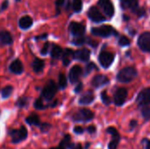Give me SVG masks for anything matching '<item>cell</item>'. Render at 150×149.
Masks as SVG:
<instances>
[{
	"instance_id": "30",
	"label": "cell",
	"mask_w": 150,
	"mask_h": 149,
	"mask_svg": "<svg viewBox=\"0 0 150 149\" xmlns=\"http://www.w3.org/2000/svg\"><path fill=\"white\" fill-rule=\"evenodd\" d=\"M119 44L121 47H127V46L130 45V40L126 36H121L119 40Z\"/></svg>"
},
{
	"instance_id": "27",
	"label": "cell",
	"mask_w": 150,
	"mask_h": 149,
	"mask_svg": "<svg viewBox=\"0 0 150 149\" xmlns=\"http://www.w3.org/2000/svg\"><path fill=\"white\" fill-rule=\"evenodd\" d=\"M12 90H13V87H12V86H6V87H4V88L2 90V97H3L4 98L9 97L11 95Z\"/></svg>"
},
{
	"instance_id": "36",
	"label": "cell",
	"mask_w": 150,
	"mask_h": 149,
	"mask_svg": "<svg viewBox=\"0 0 150 149\" xmlns=\"http://www.w3.org/2000/svg\"><path fill=\"white\" fill-rule=\"evenodd\" d=\"M48 48H49V43L47 42V43L44 45V47H42V49H41V51H40V54H43V55L47 54V52H48Z\"/></svg>"
},
{
	"instance_id": "12",
	"label": "cell",
	"mask_w": 150,
	"mask_h": 149,
	"mask_svg": "<svg viewBox=\"0 0 150 149\" xmlns=\"http://www.w3.org/2000/svg\"><path fill=\"white\" fill-rule=\"evenodd\" d=\"M138 1L139 0H121V5L125 9H131L134 13L139 16L142 11V8L139 7Z\"/></svg>"
},
{
	"instance_id": "33",
	"label": "cell",
	"mask_w": 150,
	"mask_h": 149,
	"mask_svg": "<svg viewBox=\"0 0 150 149\" xmlns=\"http://www.w3.org/2000/svg\"><path fill=\"white\" fill-rule=\"evenodd\" d=\"M85 43V38L83 36H80V37H76L73 40V44L76 45V46H80Z\"/></svg>"
},
{
	"instance_id": "4",
	"label": "cell",
	"mask_w": 150,
	"mask_h": 149,
	"mask_svg": "<svg viewBox=\"0 0 150 149\" xmlns=\"http://www.w3.org/2000/svg\"><path fill=\"white\" fill-rule=\"evenodd\" d=\"M98 61L101 66L105 68H109L114 61V54L108 51H102L99 54Z\"/></svg>"
},
{
	"instance_id": "46",
	"label": "cell",
	"mask_w": 150,
	"mask_h": 149,
	"mask_svg": "<svg viewBox=\"0 0 150 149\" xmlns=\"http://www.w3.org/2000/svg\"><path fill=\"white\" fill-rule=\"evenodd\" d=\"M147 149H150V141H149L147 143Z\"/></svg>"
},
{
	"instance_id": "24",
	"label": "cell",
	"mask_w": 150,
	"mask_h": 149,
	"mask_svg": "<svg viewBox=\"0 0 150 149\" xmlns=\"http://www.w3.org/2000/svg\"><path fill=\"white\" fill-rule=\"evenodd\" d=\"M62 54V49L61 47L59 46H56L54 45L51 50V56L54 58V59H58L61 55Z\"/></svg>"
},
{
	"instance_id": "7",
	"label": "cell",
	"mask_w": 150,
	"mask_h": 149,
	"mask_svg": "<svg viewBox=\"0 0 150 149\" xmlns=\"http://www.w3.org/2000/svg\"><path fill=\"white\" fill-rule=\"evenodd\" d=\"M56 93V85L53 81H50L42 90V97L46 100H51Z\"/></svg>"
},
{
	"instance_id": "45",
	"label": "cell",
	"mask_w": 150,
	"mask_h": 149,
	"mask_svg": "<svg viewBox=\"0 0 150 149\" xmlns=\"http://www.w3.org/2000/svg\"><path fill=\"white\" fill-rule=\"evenodd\" d=\"M51 149H65V148H64L63 147H62V146L60 145V146H59V147H57V148H52Z\"/></svg>"
},
{
	"instance_id": "22",
	"label": "cell",
	"mask_w": 150,
	"mask_h": 149,
	"mask_svg": "<svg viewBox=\"0 0 150 149\" xmlns=\"http://www.w3.org/2000/svg\"><path fill=\"white\" fill-rule=\"evenodd\" d=\"M0 42L4 45H9L12 43V37L9 32L6 31L0 32Z\"/></svg>"
},
{
	"instance_id": "10",
	"label": "cell",
	"mask_w": 150,
	"mask_h": 149,
	"mask_svg": "<svg viewBox=\"0 0 150 149\" xmlns=\"http://www.w3.org/2000/svg\"><path fill=\"white\" fill-rule=\"evenodd\" d=\"M88 17L90 18L91 20H92L93 22H96V23H100V22H103L106 19L102 15V13L99 11V10L95 6H92L89 9Z\"/></svg>"
},
{
	"instance_id": "43",
	"label": "cell",
	"mask_w": 150,
	"mask_h": 149,
	"mask_svg": "<svg viewBox=\"0 0 150 149\" xmlns=\"http://www.w3.org/2000/svg\"><path fill=\"white\" fill-rule=\"evenodd\" d=\"M7 5H8V2H7V1H4V2L2 4V7H1L0 11H3V10H4V9L7 7Z\"/></svg>"
},
{
	"instance_id": "13",
	"label": "cell",
	"mask_w": 150,
	"mask_h": 149,
	"mask_svg": "<svg viewBox=\"0 0 150 149\" xmlns=\"http://www.w3.org/2000/svg\"><path fill=\"white\" fill-rule=\"evenodd\" d=\"M127 97V90L125 88H120L116 90L115 94H114V104L118 106L122 105Z\"/></svg>"
},
{
	"instance_id": "15",
	"label": "cell",
	"mask_w": 150,
	"mask_h": 149,
	"mask_svg": "<svg viewBox=\"0 0 150 149\" xmlns=\"http://www.w3.org/2000/svg\"><path fill=\"white\" fill-rule=\"evenodd\" d=\"M107 133L112 134V141L109 144L108 148H109V149H117L119 141H120V134H119L118 131L114 127L111 126L107 129Z\"/></svg>"
},
{
	"instance_id": "11",
	"label": "cell",
	"mask_w": 150,
	"mask_h": 149,
	"mask_svg": "<svg viewBox=\"0 0 150 149\" xmlns=\"http://www.w3.org/2000/svg\"><path fill=\"white\" fill-rule=\"evenodd\" d=\"M69 31L75 37L83 36L85 32V26L79 22H71L69 25Z\"/></svg>"
},
{
	"instance_id": "20",
	"label": "cell",
	"mask_w": 150,
	"mask_h": 149,
	"mask_svg": "<svg viewBox=\"0 0 150 149\" xmlns=\"http://www.w3.org/2000/svg\"><path fill=\"white\" fill-rule=\"evenodd\" d=\"M73 58H74V52L69 48L65 49L63 54H62V62H63V64L65 66L69 65Z\"/></svg>"
},
{
	"instance_id": "6",
	"label": "cell",
	"mask_w": 150,
	"mask_h": 149,
	"mask_svg": "<svg viewBox=\"0 0 150 149\" xmlns=\"http://www.w3.org/2000/svg\"><path fill=\"white\" fill-rule=\"evenodd\" d=\"M98 4L108 18H112L114 15V6L111 0H98Z\"/></svg>"
},
{
	"instance_id": "3",
	"label": "cell",
	"mask_w": 150,
	"mask_h": 149,
	"mask_svg": "<svg viewBox=\"0 0 150 149\" xmlns=\"http://www.w3.org/2000/svg\"><path fill=\"white\" fill-rule=\"evenodd\" d=\"M93 118H94V113L91 110L85 108L77 111L73 116V119L77 122H87L91 120Z\"/></svg>"
},
{
	"instance_id": "44",
	"label": "cell",
	"mask_w": 150,
	"mask_h": 149,
	"mask_svg": "<svg viewBox=\"0 0 150 149\" xmlns=\"http://www.w3.org/2000/svg\"><path fill=\"white\" fill-rule=\"evenodd\" d=\"M136 125H137V121L136 120H132L130 122V127H132V128H134Z\"/></svg>"
},
{
	"instance_id": "21",
	"label": "cell",
	"mask_w": 150,
	"mask_h": 149,
	"mask_svg": "<svg viewBox=\"0 0 150 149\" xmlns=\"http://www.w3.org/2000/svg\"><path fill=\"white\" fill-rule=\"evenodd\" d=\"M94 100V95L92 91H87L84 93L79 99V103L81 105H89Z\"/></svg>"
},
{
	"instance_id": "25",
	"label": "cell",
	"mask_w": 150,
	"mask_h": 149,
	"mask_svg": "<svg viewBox=\"0 0 150 149\" xmlns=\"http://www.w3.org/2000/svg\"><path fill=\"white\" fill-rule=\"evenodd\" d=\"M26 123L31 126H38L40 124V119L36 114H32L28 118H26Z\"/></svg>"
},
{
	"instance_id": "26",
	"label": "cell",
	"mask_w": 150,
	"mask_h": 149,
	"mask_svg": "<svg viewBox=\"0 0 150 149\" xmlns=\"http://www.w3.org/2000/svg\"><path fill=\"white\" fill-rule=\"evenodd\" d=\"M70 141H71V138H70V136L69 135H66L65 137H64V139L62 141V142H61V146L62 147H63L64 148H71V147H72V144H71V142H70Z\"/></svg>"
},
{
	"instance_id": "40",
	"label": "cell",
	"mask_w": 150,
	"mask_h": 149,
	"mask_svg": "<svg viewBox=\"0 0 150 149\" xmlns=\"http://www.w3.org/2000/svg\"><path fill=\"white\" fill-rule=\"evenodd\" d=\"M87 131L90 133H93L96 132V127L94 126H90L88 128H87Z\"/></svg>"
},
{
	"instance_id": "5",
	"label": "cell",
	"mask_w": 150,
	"mask_h": 149,
	"mask_svg": "<svg viewBox=\"0 0 150 149\" xmlns=\"http://www.w3.org/2000/svg\"><path fill=\"white\" fill-rule=\"evenodd\" d=\"M10 135L11 137V141L13 143H18L27 137V130L25 127L21 126L18 130H12L10 132Z\"/></svg>"
},
{
	"instance_id": "41",
	"label": "cell",
	"mask_w": 150,
	"mask_h": 149,
	"mask_svg": "<svg viewBox=\"0 0 150 149\" xmlns=\"http://www.w3.org/2000/svg\"><path fill=\"white\" fill-rule=\"evenodd\" d=\"M55 4H56V6H62L63 4H64V0H56V2H55Z\"/></svg>"
},
{
	"instance_id": "31",
	"label": "cell",
	"mask_w": 150,
	"mask_h": 149,
	"mask_svg": "<svg viewBox=\"0 0 150 149\" xmlns=\"http://www.w3.org/2000/svg\"><path fill=\"white\" fill-rule=\"evenodd\" d=\"M101 99L103 101V103L106 105H110L111 104V98L109 97V96L107 95L106 91H103L102 94H101Z\"/></svg>"
},
{
	"instance_id": "14",
	"label": "cell",
	"mask_w": 150,
	"mask_h": 149,
	"mask_svg": "<svg viewBox=\"0 0 150 149\" xmlns=\"http://www.w3.org/2000/svg\"><path fill=\"white\" fill-rule=\"evenodd\" d=\"M82 72H83V70L80 66H78V65L73 66L69 74V78L70 83H77V81L79 80V78L82 75Z\"/></svg>"
},
{
	"instance_id": "1",
	"label": "cell",
	"mask_w": 150,
	"mask_h": 149,
	"mask_svg": "<svg viewBox=\"0 0 150 149\" xmlns=\"http://www.w3.org/2000/svg\"><path fill=\"white\" fill-rule=\"evenodd\" d=\"M136 76H137V70L133 67H127L119 72L117 76V79L120 83H130Z\"/></svg>"
},
{
	"instance_id": "47",
	"label": "cell",
	"mask_w": 150,
	"mask_h": 149,
	"mask_svg": "<svg viewBox=\"0 0 150 149\" xmlns=\"http://www.w3.org/2000/svg\"><path fill=\"white\" fill-rule=\"evenodd\" d=\"M124 18H125V20H127L128 19V17L127 16H124Z\"/></svg>"
},
{
	"instance_id": "16",
	"label": "cell",
	"mask_w": 150,
	"mask_h": 149,
	"mask_svg": "<svg viewBox=\"0 0 150 149\" xmlns=\"http://www.w3.org/2000/svg\"><path fill=\"white\" fill-rule=\"evenodd\" d=\"M90 56H91V52L87 48L78 49L76 52H74V58L81 61H87L90 59Z\"/></svg>"
},
{
	"instance_id": "2",
	"label": "cell",
	"mask_w": 150,
	"mask_h": 149,
	"mask_svg": "<svg viewBox=\"0 0 150 149\" xmlns=\"http://www.w3.org/2000/svg\"><path fill=\"white\" fill-rule=\"evenodd\" d=\"M91 33L95 36H99V37H110L112 35H118L117 31L109 25H104L99 27H94L91 29Z\"/></svg>"
},
{
	"instance_id": "23",
	"label": "cell",
	"mask_w": 150,
	"mask_h": 149,
	"mask_svg": "<svg viewBox=\"0 0 150 149\" xmlns=\"http://www.w3.org/2000/svg\"><path fill=\"white\" fill-rule=\"evenodd\" d=\"M44 65H45L44 61L36 58L33 60V61L32 63V68H33V70L34 72H40L44 68Z\"/></svg>"
},
{
	"instance_id": "18",
	"label": "cell",
	"mask_w": 150,
	"mask_h": 149,
	"mask_svg": "<svg viewBox=\"0 0 150 149\" xmlns=\"http://www.w3.org/2000/svg\"><path fill=\"white\" fill-rule=\"evenodd\" d=\"M10 70H11L12 73L16 74V75L21 74V73L23 72V70H24L22 62H21L19 60H15V61H13L11 63V65H10Z\"/></svg>"
},
{
	"instance_id": "8",
	"label": "cell",
	"mask_w": 150,
	"mask_h": 149,
	"mask_svg": "<svg viewBox=\"0 0 150 149\" xmlns=\"http://www.w3.org/2000/svg\"><path fill=\"white\" fill-rule=\"evenodd\" d=\"M138 45L142 51L150 52V32H146L140 35L138 39Z\"/></svg>"
},
{
	"instance_id": "37",
	"label": "cell",
	"mask_w": 150,
	"mask_h": 149,
	"mask_svg": "<svg viewBox=\"0 0 150 149\" xmlns=\"http://www.w3.org/2000/svg\"><path fill=\"white\" fill-rule=\"evenodd\" d=\"M26 103H27L26 98H19L18 101V103H17V105H18L19 107H24V106L26 105Z\"/></svg>"
},
{
	"instance_id": "35",
	"label": "cell",
	"mask_w": 150,
	"mask_h": 149,
	"mask_svg": "<svg viewBox=\"0 0 150 149\" xmlns=\"http://www.w3.org/2000/svg\"><path fill=\"white\" fill-rule=\"evenodd\" d=\"M96 68V65L93 63V62H91V63H89L88 65H87V67H86V72H85V75H88L93 68Z\"/></svg>"
},
{
	"instance_id": "9",
	"label": "cell",
	"mask_w": 150,
	"mask_h": 149,
	"mask_svg": "<svg viewBox=\"0 0 150 149\" xmlns=\"http://www.w3.org/2000/svg\"><path fill=\"white\" fill-rule=\"evenodd\" d=\"M140 106H146L150 104V88H146L142 90L136 99Z\"/></svg>"
},
{
	"instance_id": "42",
	"label": "cell",
	"mask_w": 150,
	"mask_h": 149,
	"mask_svg": "<svg viewBox=\"0 0 150 149\" xmlns=\"http://www.w3.org/2000/svg\"><path fill=\"white\" fill-rule=\"evenodd\" d=\"M71 149H83V147L81 144H76V145H72Z\"/></svg>"
},
{
	"instance_id": "19",
	"label": "cell",
	"mask_w": 150,
	"mask_h": 149,
	"mask_svg": "<svg viewBox=\"0 0 150 149\" xmlns=\"http://www.w3.org/2000/svg\"><path fill=\"white\" fill-rule=\"evenodd\" d=\"M18 25L22 29H28L33 25V19L30 16H23L18 21Z\"/></svg>"
},
{
	"instance_id": "28",
	"label": "cell",
	"mask_w": 150,
	"mask_h": 149,
	"mask_svg": "<svg viewBox=\"0 0 150 149\" xmlns=\"http://www.w3.org/2000/svg\"><path fill=\"white\" fill-rule=\"evenodd\" d=\"M58 83L61 89H64L67 85V78L64 74H60L59 79H58Z\"/></svg>"
},
{
	"instance_id": "29",
	"label": "cell",
	"mask_w": 150,
	"mask_h": 149,
	"mask_svg": "<svg viewBox=\"0 0 150 149\" xmlns=\"http://www.w3.org/2000/svg\"><path fill=\"white\" fill-rule=\"evenodd\" d=\"M83 8V1L82 0H73V9L75 11L79 12Z\"/></svg>"
},
{
	"instance_id": "17",
	"label": "cell",
	"mask_w": 150,
	"mask_h": 149,
	"mask_svg": "<svg viewBox=\"0 0 150 149\" xmlns=\"http://www.w3.org/2000/svg\"><path fill=\"white\" fill-rule=\"evenodd\" d=\"M108 83H109V79L107 78V76L104 75H97L93 77L91 81V83L95 88H99Z\"/></svg>"
},
{
	"instance_id": "34",
	"label": "cell",
	"mask_w": 150,
	"mask_h": 149,
	"mask_svg": "<svg viewBox=\"0 0 150 149\" xmlns=\"http://www.w3.org/2000/svg\"><path fill=\"white\" fill-rule=\"evenodd\" d=\"M34 107L38 110H42L44 108V105L42 103V99L41 98H39L35 101L34 103Z\"/></svg>"
},
{
	"instance_id": "39",
	"label": "cell",
	"mask_w": 150,
	"mask_h": 149,
	"mask_svg": "<svg viewBox=\"0 0 150 149\" xmlns=\"http://www.w3.org/2000/svg\"><path fill=\"white\" fill-rule=\"evenodd\" d=\"M82 89H83V84H82L81 83H79L78 85H77V86L76 87V89H75V92L78 93V92H80V91L82 90Z\"/></svg>"
},
{
	"instance_id": "32",
	"label": "cell",
	"mask_w": 150,
	"mask_h": 149,
	"mask_svg": "<svg viewBox=\"0 0 150 149\" xmlns=\"http://www.w3.org/2000/svg\"><path fill=\"white\" fill-rule=\"evenodd\" d=\"M142 116L146 120L150 119V107L149 106H144V108L142 111Z\"/></svg>"
},
{
	"instance_id": "38",
	"label": "cell",
	"mask_w": 150,
	"mask_h": 149,
	"mask_svg": "<svg viewBox=\"0 0 150 149\" xmlns=\"http://www.w3.org/2000/svg\"><path fill=\"white\" fill-rule=\"evenodd\" d=\"M74 132H75L76 133H77V134H80V133H83V127H81V126H76V127L74 128Z\"/></svg>"
}]
</instances>
